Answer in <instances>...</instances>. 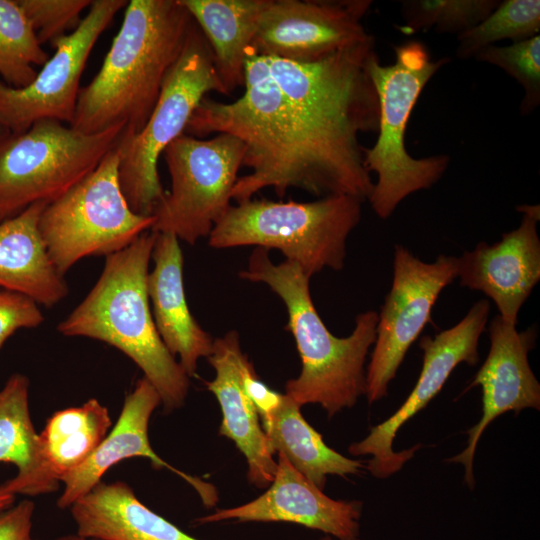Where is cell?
Masks as SVG:
<instances>
[{
	"label": "cell",
	"instance_id": "6da1fadb",
	"mask_svg": "<svg viewBox=\"0 0 540 540\" xmlns=\"http://www.w3.org/2000/svg\"><path fill=\"white\" fill-rule=\"evenodd\" d=\"M376 55L373 35L313 62L259 55L249 47L243 94L230 103L204 97L184 133H226L244 143L243 166L251 172L236 180V203L267 187L279 197L297 188L364 202L374 182L359 135L378 130L379 102L369 71Z\"/></svg>",
	"mask_w": 540,
	"mask_h": 540
},
{
	"label": "cell",
	"instance_id": "7a4b0ae2",
	"mask_svg": "<svg viewBox=\"0 0 540 540\" xmlns=\"http://www.w3.org/2000/svg\"><path fill=\"white\" fill-rule=\"evenodd\" d=\"M194 20L181 0H131L103 64L80 88L70 126L94 134L122 126L137 134L181 55Z\"/></svg>",
	"mask_w": 540,
	"mask_h": 540
},
{
	"label": "cell",
	"instance_id": "3957f363",
	"mask_svg": "<svg viewBox=\"0 0 540 540\" xmlns=\"http://www.w3.org/2000/svg\"><path fill=\"white\" fill-rule=\"evenodd\" d=\"M241 279L266 284L284 303L288 330L301 360L300 374L285 384V395L300 407L318 404L329 418L352 408L366 392V360L376 339L378 313L356 316L347 337L333 335L318 314L310 293V277L294 262L274 264L263 248H255Z\"/></svg>",
	"mask_w": 540,
	"mask_h": 540
},
{
	"label": "cell",
	"instance_id": "277c9868",
	"mask_svg": "<svg viewBox=\"0 0 540 540\" xmlns=\"http://www.w3.org/2000/svg\"><path fill=\"white\" fill-rule=\"evenodd\" d=\"M156 233L144 232L106 256L103 271L81 303L58 325L68 337L107 343L129 357L156 389L166 413L181 408L190 381L156 329L147 293Z\"/></svg>",
	"mask_w": 540,
	"mask_h": 540
},
{
	"label": "cell",
	"instance_id": "5b68a950",
	"mask_svg": "<svg viewBox=\"0 0 540 540\" xmlns=\"http://www.w3.org/2000/svg\"><path fill=\"white\" fill-rule=\"evenodd\" d=\"M393 49V64L382 65L378 55L370 62L379 102L378 136L372 147H363L366 170L377 174L368 201L381 219L390 217L410 194L436 184L450 163L445 154L414 158L405 146L411 112L427 82L449 58L433 59L426 45L418 40Z\"/></svg>",
	"mask_w": 540,
	"mask_h": 540
},
{
	"label": "cell",
	"instance_id": "8992f818",
	"mask_svg": "<svg viewBox=\"0 0 540 540\" xmlns=\"http://www.w3.org/2000/svg\"><path fill=\"white\" fill-rule=\"evenodd\" d=\"M362 204L350 195L310 202L251 198L228 208L213 226L208 244L215 249H277L310 278L325 268L339 271L347 238L361 220Z\"/></svg>",
	"mask_w": 540,
	"mask_h": 540
},
{
	"label": "cell",
	"instance_id": "52a82bcc",
	"mask_svg": "<svg viewBox=\"0 0 540 540\" xmlns=\"http://www.w3.org/2000/svg\"><path fill=\"white\" fill-rule=\"evenodd\" d=\"M210 91L227 95L211 48L194 21L145 126L135 135H121L116 144L121 189L136 214L152 216L164 198L158 160L167 146L184 134L194 110Z\"/></svg>",
	"mask_w": 540,
	"mask_h": 540
},
{
	"label": "cell",
	"instance_id": "ba28073f",
	"mask_svg": "<svg viewBox=\"0 0 540 540\" xmlns=\"http://www.w3.org/2000/svg\"><path fill=\"white\" fill-rule=\"evenodd\" d=\"M124 127L86 134L42 119L0 135V222L36 202L50 203L92 172Z\"/></svg>",
	"mask_w": 540,
	"mask_h": 540
},
{
	"label": "cell",
	"instance_id": "9c48e42d",
	"mask_svg": "<svg viewBox=\"0 0 540 540\" xmlns=\"http://www.w3.org/2000/svg\"><path fill=\"white\" fill-rule=\"evenodd\" d=\"M119 162L115 145L92 172L42 211L39 230L62 276L81 259L119 252L151 230L154 217L136 214L124 197Z\"/></svg>",
	"mask_w": 540,
	"mask_h": 540
},
{
	"label": "cell",
	"instance_id": "30bf717a",
	"mask_svg": "<svg viewBox=\"0 0 540 540\" xmlns=\"http://www.w3.org/2000/svg\"><path fill=\"white\" fill-rule=\"evenodd\" d=\"M245 151L240 139L226 133L206 140L185 133L176 138L163 152L171 189L152 215L151 231L191 245L208 237L231 206Z\"/></svg>",
	"mask_w": 540,
	"mask_h": 540
},
{
	"label": "cell",
	"instance_id": "8fae6325",
	"mask_svg": "<svg viewBox=\"0 0 540 540\" xmlns=\"http://www.w3.org/2000/svg\"><path fill=\"white\" fill-rule=\"evenodd\" d=\"M457 257L439 255L424 262L396 245L393 277L378 313L376 339L366 368V398L373 404L387 396L409 348L431 322L433 306L442 290L457 278Z\"/></svg>",
	"mask_w": 540,
	"mask_h": 540
},
{
	"label": "cell",
	"instance_id": "7c38bea8",
	"mask_svg": "<svg viewBox=\"0 0 540 540\" xmlns=\"http://www.w3.org/2000/svg\"><path fill=\"white\" fill-rule=\"evenodd\" d=\"M489 313L490 301L479 300L451 328L434 337L425 335L420 339L423 363L414 388L391 416L373 426L365 438L348 448L353 456H370L367 469L375 478H389L414 456L419 445L402 451L393 449L397 432L434 399L459 364L474 366L478 363L479 339L486 328Z\"/></svg>",
	"mask_w": 540,
	"mask_h": 540
},
{
	"label": "cell",
	"instance_id": "4fadbf2b",
	"mask_svg": "<svg viewBox=\"0 0 540 540\" xmlns=\"http://www.w3.org/2000/svg\"><path fill=\"white\" fill-rule=\"evenodd\" d=\"M126 0H93L78 27L51 42L55 52L33 82L14 88L0 79V125L21 132L42 119L71 124L89 55Z\"/></svg>",
	"mask_w": 540,
	"mask_h": 540
},
{
	"label": "cell",
	"instance_id": "5bb4252c",
	"mask_svg": "<svg viewBox=\"0 0 540 540\" xmlns=\"http://www.w3.org/2000/svg\"><path fill=\"white\" fill-rule=\"evenodd\" d=\"M370 0H271L250 48L259 55L313 62L368 39Z\"/></svg>",
	"mask_w": 540,
	"mask_h": 540
},
{
	"label": "cell",
	"instance_id": "9a60e30c",
	"mask_svg": "<svg viewBox=\"0 0 540 540\" xmlns=\"http://www.w3.org/2000/svg\"><path fill=\"white\" fill-rule=\"evenodd\" d=\"M488 333V355L465 390L480 386L482 415L466 432V448L446 460L464 467V482L470 489L475 486V451L491 422L509 411L518 414L528 408L540 409V384L528 361V354L536 345L535 326L518 332L516 325L508 324L500 315H496L489 323Z\"/></svg>",
	"mask_w": 540,
	"mask_h": 540
},
{
	"label": "cell",
	"instance_id": "2e32d148",
	"mask_svg": "<svg viewBox=\"0 0 540 540\" xmlns=\"http://www.w3.org/2000/svg\"><path fill=\"white\" fill-rule=\"evenodd\" d=\"M520 225L499 242H480L457 257V278L462 287L477 290L497 306L508 324L516 325L518 313L540 280L539 205H521Z\"/></svg>",
	"mask_w": 540,
	"mask_h": 540
},
{
	"label": "cell",
	"instance_id": "e0dca14e",
	"mask_svg": "<svg viewBox=\"0 0 540 540\" xmlns=\"http://www.w3.org/2000/svg\"><path fill=\"white\" fill-rule=\"evenodd\" d=\"M277 468L268 489L243 505L220 509L200 517L198 524L226 520L289 522L323 532L338 540H359L363 503L335 500L323 493L278 454Z\"/></svg>",
	"mask_w": 540,
	"mask_h": 540
},
{
	"label": "cell",
	"instance_id": "ac0fdd59",
	"mask_svg": "<svg viewBox=\"0 0 540 540\" xmlns=\"http://www.w3.org/2000/svg\"><path fill=\"white\" fill-rule=\"evenodd\" d=\"M160 404L161 398L153 385L144 377L139 379L126 396L116 424L98 448L61 480L64 489L57 500L59 508H70L101 482L103 475L113 465L132 457H144L150 459L157 469H169L197 491L205 506L216 504L218 494L212 484L174 468L152 449L148 435L149 421Z\"/></svg>",
	"mask_w": 540,
	"mask_h": 540
},
{
	"label": "cell",
	"instance_id": "d6986e66",
	"mask_svg": "<svg viewBox=\"0 0 540 540\" xmlns=\"http://www.w3.org/2000/svg\"><path fill=\"white\" fill-rule=\"evenodd\" d=\"M207 359L215 377L205 385L215 395L222 412L219 434L231 439L245 457L248 481L257 488L268 487L277 461L258 411L243 386L242 372L248 357L241 349L239 333L231 330L214 339Z\"/></svg>",
	"mask_w": 540,
	"mask_h": 540
},
{
	"label": "cell",
	"instance_id": "ffe728a7",
	"mask_svg": "<svg viewBox=\"0 0 540 540\" xmlns=\"http://www.w3.org/2000/svg\"><path fill=\"white\" fill-rule=\"evenodd\" d=\"M151 259L154 267L147 276V293L153 320L164 345L179 358L190 378L199 360L210 356L214 339L196 321L187 304L179 239L156 233Z\"/></svg>",
	"mask_w": 540,
	"mask_h": 540
},
{
	"label": "cell",
	"instance_id": "44dd1931",
	"mask_svg": "<svg viewBox=\"0 0 540 540\" xmlns=\"http://www.w3.org/2000/svg\"><path fill=\"white\" fill-rule=\"evenodd\" d=\"M47 202H36L0 222V288L51 307L69 293L54 266L39 230Z\"/></svg>",
	"mask_w": 540,
	"mask_h": 540
},
{
	"label": "cell",
	"instance_id": "7402d4cb",
	"mask_svg": "<svg viewBox=\"0 0 540 540\" xmlns=\"http://www.w3.org/2000/svg\"><path fill=\"white\" fill-rule=\"evenodd\" d=\"M76 533L100 540H199L146 507L122 481L99 482L70 506Z\"/></svg>",
	"mask_w": 540,
	"mask_h": 540
},
{
	"label": "cell",
	"instance_id": "603a6c76",
	"mask_svg": "<svg viewBox=\"0 0 540 540\" xmlns=\"http://www.w3.org/2000/svg\"><path fill=\"white\" fill-rule=\"evenodd\" d=\"M0 462L14 464L17 474L0 490L39 496L58 489L59 481L48 468L39 445L29 408V380L13 374L0 390Z\"/></svg>",
	"mask_w": 540,
	"mask_h": 540
},
{
	"label": "cell",
	"instance_id": "cb8c5ba5",
	"mask_svg": "<svg viewBox=\"0 0 540 540\" xmlns=\"http://www.w3.org/2000/svg\"><path fill=\"white\" fill-rule=\"evenodd\" d=\"M205 36L227 95L244 84L246 50L271 0H181Z\"/></svg>",
	"mask_w": 540,
	"mask_h": 540
},
{
	"label": "cell",
	"instance_id": "d4e9b609",
	"mask_svg": "<svg viewBox=\"0 0 540 540\" xmlns=\"http://www.w3.org/2000/svg\"><path fill=\"white\" fill-rule=\"evenodd\" d=\"M297 405L283 394L279 406L268 416L260 418L273 454H282L289 463L320 490L327 477L357 475L363 462L349 458L330 448L303 417Z\"/></svg>",
	"mask_w": 540,
	"mask_h": 540
},
{
	"label": "cell",
	"instance_id": "484cf974",
	"mask_svg": "<svg viewBox=\"0 0 540 540\" xmlns=\"http://www.w3.org/2000/svg\"><path fill=\"white\" fill-rule=\"evenodd\" d=\"M108 409L91 398L52 414L38 433L42 456L59 482L98 448L110 431Z\"/></svg>",
	"mask_w": 540,
	"mask_h": 540
},
{
	"label": "cell",
	"instance_id": "4316f807",
	"mask_svg": "<svg viewBox=\"0 0 540 540\" xmlns=\"http://www.w3.org/2000/svg\"><path fill=\"white\" fill-rule=\"evenodd\" d=\"M48 54L42 48L25 12L17 0H0V79L23 88L37 75Z\"/></svg>",
	"mask_w": 540,
	"mask_h": 540
},
{
	"label": "cell",
	"instance_id": "83f0119b",
	"mask_svg": "<svg viewBox=\"0 0 540 540\" xmlns=\"http://www.w3.org/2000/svg\"><path fill=\"white\" fill-rule=\"evenodd\" d=\"M539 0H504L479 24L457 35L455 55L475 57L482 49L502 40L512 43L539 35Z\"/></svg>",
	"mask_w": 540,
	"mask_h": 540
},
{
	"label": "cell",
	"instance_id": "f1b7e54d",
	"mask_svg": "<svg viewBox=\"0 0 540 540\" xmlns=\"http://www.w3.org/2000/svg\"><path fill=\"white\" fill-rule=\"evenodd\" d=\"M399 30L414 34L431 28L437 33L459 35L483 21L500 0H404Z\"/></svg>",
	"mask_w": 540,
	"mask_h": 540
},
{
	"label": "cell",
	"instance_id": "f546056e",
	"mask_svg": "<svg viewBox=\"0 0 540 540\" xmlns=\"http://www.w3.org/2000/svg\"><path fill=\"white\" fill-rule=\"evenodd\" d=\"M476 60L495 65L514 78L524 89L520 104L528 115L540 103V35L507 46L491 45L482 49Z\"/></svg>",
	"mask_w": 540,
	"mask_h": 540
},
{
	"label": "cell",
	"instance_id": "4dcf8cb0",
	"mask_svg": "<svg viewBox=\"0 0 540 540\" xmlns=\"http://www.w3.org/2000/svg\"><path fill=\"white\" fill-rule=\"evenodd\" d=\"M42 45L74 31L91 0H17Z\"/></svg>",
	"mask_w": 540,
	"mask_h": 540
},
{
	"label": "cell",
	"instance_id": "1f68e13d",
	"mask_svg": "<svg viewBox=\"0 0 540 540\" xmlns=\"http://www.w3.org/2000/svg\"><path fill=\"white\" fill-rule=\"evenodd\" d=\"M43 321L36 302L0 288V349L17 330L38 327Z\"/></svg>",
	"mask_w": 540,
	"mask_h": 540
},
{
	"label": "cell",
	"instance_id": "d6a6232c",
	"mask_svg": "<svg viewBox=\"0 0 540 540\" xmlns=\"http://www.w3.org/2000/svg\"><path fill=\"white\" fill-rule=\"evenodd\" d=\"M34 509V503L25 499L0 511V540H32Z\"/></svg>",
	"mask_w": 540,
	"mask_h": 540
},
{
	"label": "cell",
	"instance_id": "836d02e7",
	"mask_svg": "<svg viewBox=\"0 0 540 540\" xmlns=\"http://www.w3.org/2000/svg\"><path fill=\"white\" fill-rule=\"evenodd\" d=\"M242 379L244 389L255 405L260 418L268 416L279 406L283 394L272 390L258 378L249 359L244 364Z\"/></svg>",
	"mask_w": 540,
	"mask_h": 540
},
{
	"label": "cell",
	"instance_id": "e575fe53",
	"mask_svg": "<svg viewBox=\"0 0 540 540\" xmlns=\"http://www.w3.org/2000/svg\"><path fill=\"white\" fill-rule=\"evenodd\" d=\"M14 501L15 495L0 490V511L11 507Z\"/></svg>",
	"mask_w": 540,
	"mask_h": 540
},
{
	"label": "cell",
	"instance_id": "d590c367",
	"mask_svg": "<svg viewBox=\"0 0 540 540\" xmlns=\"http://www.w3.org/2000/svg\"><path fill=\"white\" fill-rule=\"evenodd\" d=\"M32 540H40V539H32ZM50 540H100V539L85 537L78 533H75V534L59 536L57 538L50 539Z\"/></svg>",
	"mask_w": 540,
	"mask_h": 540
},
{
	"label": "cell",
	"instance_id": "8d00e7d4",
	"mask_svg": "<svg viewBox=\"0 0 540 540\" xmlns=\"http://www.w3.org/2000/svg\"><path fill=\"white\" fill-rule=\"evenodd\" d=\"M318 540H332V537L329 536V535H325V536L319 538Z\"/></svg>",
	"mask_w": 540,
	"mask_h": 540
},
{
	"label": "cell",
	"instance_id": "74e56055",
	"mask_svg": "<svg viewBox=\"0 0 540 540\" xmlns=\"http://www.w3.org/2000/svg\"><path fill=\"white\" fill-rule=\"evenodd\" d=\"M6 131H8V130H6L3 126L0 125V135L3 134Z\"/></svg>",
	"mask_w": 540,
	"mask_h": 540
}]
</instances>
